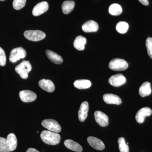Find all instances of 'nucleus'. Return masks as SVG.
I'll return each instance as SVG.
<instances>
[{
  "mask_svg": "<svg viewBox=\"0 0 152 152\" xmlns=\"http://www.w3.org/2000/svg\"><path fill=\"white\" fill-rule=\"evenodd\" d=\"M146 46L148 55L152 59V38L148 37L146 41Z\"/></svg>",
  "mask_w": 152,
  "mask_h": 152,
  "instance_id": "nucleus-28",
  "label": "nucleus"
},
{
  "mask_svg": "<svg viewBox=\"0 0 152 152\" xmlns=\"http://www.w3.org/2000/svg\"><path fill=\"white\" fill-rule=\"evenodd\" d=\"M42 125L49 131L59 133L61 131V127L59 123L53 119H48L44 120L42 122Z\"/></svg>",
  "mask_w": 152,
  "mask_h": 152,
  "instance_id": "nucleus-7",
  "label": "nucleus"
},
{
  "mask_svg": "<svg viewBox=\"0 0 152 152\" xmlns=\"http://www.w3.org/2000/svg\"><path fill=\"white\" fill-rule=\"evenodd\" d=\"M86 39L82 36L77 37L74 42V46L77 50L82 51L85 49V46L86 43Z\"/></svg>",
  "mask_w": 152,
  "mask_h": 152,
  "instance_id": "nucleus-21",
  "label": "nucleus"
},
{
  "mask_svg": "<svg viewBox=\"0 0 152 152\" xmlns=\"http://www.w3.org/2000/svg\"><path fill=\"white\" fill-rule=\"evenodd\" d=\"M89 110V104L87 102H84L81 104L78 112V118L80 121H84L88 117Z\"/></svg>",
  "mask_w": 152,
  "mask_h": 152,
  "instance_id": "nucleus-17",
  "label": "nucleus"
},
{
  "mask_svg": "<svg viewBox=\"0 0 152 152\" xmlns=\"http://www.w3.org/2000/svg\"><path fill=\"white\" fill-rule=\"evenodd\" d=\"M129 66L128 63L122 59L115 58L109 63V67L112 70L123 71L126 69Z\"/></svg>",
  "mask_w": 152,
  "mask_h": 152,
  "instance_id": "nucleus-5",
  "label": "nucleus"
},
{
  "mask_svg": "<svg viewBox=\"0 0 152 152\" xmlns=\"http://www.w3.org/2000/svg\"><path fill=\"white\" fill-rule=\"evenodd\" d=\"M82 29L86 33L94 32L99 29V25L94 21H88L82 26Z\"/></svg>",
  "mask_w": 152,
  "mask_h": 152,
  "instance_id": "nucleus-16",
  "label": "nucleus"
},
{
  "mask_svg": "<svg viewBox=\"0 0 152 152\" xmlns=\"http://www.w3.org/2000/svg\"><path fill=\"white\" fill-rule=\"evenodd\" d=\"M65 146L72 151L77 152H82L83 149L80 145L72 140H67L64 142Z\"/></svg>",
  "mask_w": 152,
  "mask_h": 152,
  "instance_id": "nucleus-18",
  "label": "nucleus"
},
{
  "mask_svg": "<svg viewBox=\"0 0 152 152\" xmlns=\"http://www.w3.org/2000/svg\"><path fill=\"white\" fill-rule=\"evenodd\" d=\"M5 1V0H0V1Z\"/></svg>",
  "mask_w": 152,
  "mask_h": 152,
  "instance_id": "nucleus-32",
  "label": "nucleus"
},
{
  "mask_svg": "<svg viewBox=\"0 0 152 152\" xmlns=\"http://www.w3.org/2000/svg\"><path fill=\"white\" fill-rule=\"evenodd\" d=\"M26 55V52L24 49L22 47H18L12 50L9 59L11 62L15 63L21 59L25 58Z\"/></svg>",
  "mask_w": 152,
  "mask_h": 152,
  "instance_id": "nucleus-6",
  "label": "nucleus"
},
{
  "mask_svg": "<svg viewBox=\"0 0 152 152\" xmlns=\"http://www.w3.org/2000/svg\"><path fill=\"white\" fill-rule=\"evenodd\" d=\"M15 70L22 78L26 79L28 77L29 73L31 71V65L28 61H23L15 67Z\"/></svg>",
  "mask_w": 152,
  "mask_h": 152,
  "instance_id": "nucleus-3",
  "label": "nucleus"
},
{
  "mask_svg": "<svg viewBox=\"0 0 152 152\" xmlns=\"http://www.w3.org/2000/svg\"><path fill=\"white\" fill-rule=\"evenodd\" d=\"M96 122L102 127H106L109 124V118L103 112L96 111L94 113Z\"/></svg>",
  "mask_w": 152,
  "mask_h": 152,
  "instance_id": "nucleus-12",
  "label": "nucleus"
},
{
  "mask_svg": "<svg viewBox=\"0 0 152 152\" xmlns=\"http://www.w3.org/2000/svg\"><path fill=\"white\" fill-rule=\"evenodd\" d=\"M122 7L118 4H114L110 6L109 9V13L114 16H118L122 12Z\"/></svg>",
  "mask_w": 152,
  "mask_h": 152,
  "instance_id": "nucleus-24",
  "label": "nucleus"
},
{
  "mask_svg": "<svg viewBox=\"0 0 152 152\" xmlns=\"http://www.w3.org/2000/svg\"><path fill=\"white\" fill-rule=\"evenodd\" d=\"M142 4L145 6H148L149 4V1L148 0H139Z\"/></svg>",
  "mask_w": 152,
  "mask_h": 152,
  "instance_id": "nucleus-30",
  "label": "nucleus"
},
{
  "mask_svg": "<svg viewBox=\"0 0 152 152\" xmlns=\"http://www.w3.org/2000/svg\"><path fill=\"white\" fill-rule=\"evenodd\" d=\"M74 86L79 89H84L89 88L91 86V83L89 80H77L74 83Z\"/></svg>",
  "mask_w": 152,
  "mask_h": 152,
  "instance_id": "nucleus-23",
  "label": "nucleus"
},
{
  "mask_svg": "<svg viewBox=\"0 0 152 152\" xmlns=\"http://www.w3.org/2000/svg\"><path fill=\"white\" fill-rule=\"evenodd\" d=\"M46 54L49 59L55 64H61L63 63V60L62 57L55 52L50 50H47Z\"/></svg>",
  "mask_w": 152,
  "mask_h": 152,
  "instance_id": "nucleus-19",
  "label": "nucleus"
},
{
  "mask_svg": "<svg viewBox=\"0 0 152 152\" xmlns=\"http://www.w3.org/2000/svg\"><path fill=\"white\" fill-rule=\"evenodd\" d=\"M26 152H40L39 151H38L36 149L33 148H30L28 149Z\"/></svg>",
  "mask_w": 152,
  "mask_h": 152,
  "instance_id": "nucleus-31",
  "label": "nucleus"
},
{
  "mask_svg": "<svg viewBox=\"0 0 152 152\" xmlns=\"http://www.w3.org/2000/svg\"><path fill=\"white\" fill-rule=\"evenodd\" d=\"M75 3L72 1H66L62 4V10L63 13L67 15L70 13L75 8Z\"/></svg>",
  "mask_w": 152,
  "mask_h": 152,
  "instance_id": "nucleus-22",
  "label": "nucleus"
},
{
  "mask_svg": "<svg viewBox=\"0 0 152 152\" xmlns=\"http://www.w3.org/2000/svg\"><path fill=\"white\" fill-rule=\"evenodd\" d=\"M118 143L120 152H129V146L126 143L124 138L120 137L118 139Z\"/></svg>",
  "mask_w": 152,
  "mask_h": 152,
  "instance_id": "nucleus-26",
  "label": "nucleus"
},
{
  "mask_svg": "<svg viewBox=\"0 0 152 152\" xmlns=\"http://www.w3.org/2000/svg\"><path fill=\"white\" fill-rule=\"evenodd\" d=\"M18 145V140L15 135L10 133L7 138L0 137V152H10L15 151Z\"/></svg>",
  "mask_w": 152,
  "mask_h": 152,
  "instance_id": "nucleus-1",
  "label": "nucleus"
},
{
  "mask_svg": "<svg viewBox=\"0 0 152 152\" xmlns=\"http://www.w3.org/2000/svg\"><path fill=\"white\" fill-rule=\"evenodd\" d=\"M126 82V79L122 74H118L112 76L109 80V83L113 86L119 87Z\"/></svg>",
  "mask_w": 152,
  "mask_h": 152,
  "instance_id": "nucleus-10",
  "label": "nucleus"
},
{
  "mask_svg": "<svg viewBox=\"0 0 152 152\" xmlns=\"http://www.w3.org/2000/svg\"><path fill=\"white\" fill-rule=\"evenodd\" d=\"M27 0H14L13 7L15 10H19L24 7L26 5Z\"/></svg>",
  "mask_w": 152,
  "mask_h": 152,
  "instance_id": "nucleus-27",
  "label": "nucleus"
},
{
  "mask_svg": "<svg viewBox=\"0 0 152 152\" xmlns=\"http://www.w3.org/2000/svg\"><path fill=\"white\" fill-rule=\"evenodd\" d=\"M7 61L6 54L4 51L0 47V66H4L5 65Z\"/></svg>",
  "mask_w": 152,
  "mask_h": 152,
  "instance_id": "nucleus-29",
  "label": "nucleus"
},
{
  "mask_svg": "<svg viewBox=\"0 0 152 152\" xmlns=\"http://www.w3.org/2000/svg\"><path fill=\"white\" fill-rule=\"evenodd\" d=\"M129 28V24L126 22H120L117 24L116 29L118 32L124 34L126 33Z\"/></svg>",
  "mask_w": 152,
  "mask_h": 152,
  "instance_id": "nucleus-25",
  "label": "nucleus"
},
{
  "mask_svg": "<svg viewBox=\"0 0 152 152\" xmlns=\"http://www.w3.org/2000/svg\"><path fill=\"white\" fill-rule=\"evenodd\" d=\"M39 85L41 88L49 93L53 92L55 90V85L50 80L42 79L39 82Z\"/></svg>",
  "mask_w": 152,
  "mask_h": 152,
  "instance_id": "nucleus-15",
  "label": "nucleus"
},
{
  "mask_svg": "<svg viewBox=\"0 0 152 152\" xmlns=\"http://www.w3.org/2000/svg\"><path fill=\"white\" fill-rule=\"evenodd\" d=\"M19 96L24 102H31L37 99V95L35 93L29 90L21 91L19 93Z\"/></svg>",
  "mask_w": 152,
  "mask_h": 152,
  "instance_id": "nucleus-8",
  "label": "nucleus"
},
{
  "mask_svg": "<svg viewBox=\"0 0 152 152\" xmlns=\"http://www.w3.org/2000/svg\"><path fill=\"white\" fill-rule=\"evenodd\" d=\"M151 92V83L148 82L144 83L139 89V94L142 97L149 96Z\"/></svg>",
  "mask_w": 152,
  "mask_h": 152,
  "instance_id": "nucleus-20",
  "label": "nucleus"
},
{
  "mask_svg": "<svg viewBox=\"0 0 152 152\" xmlns=\"http://www.w3.org/2000/svg\"><path fill=\"white\" fill-rule=\"evenodd\" d=\"M41 138L45 143L55 145L59 143L61 136L58 133L50 131H42L41 134Z\"/></svg>",
  "mask_w": 152,
  "mask_h": 152,
  "instance_id": "nucleus-2",
  "label": "nucleus"
},
{
  "mask_svg": "<svg viewBox=\"0 0 152 152\" xmlns=\"http://www.w3.org/2000/svg\"><path fill=\"white\" fill-rule=\"evenodd\" d=\"M152 113L151 109L148 107H143L139 110L135 117L136 121L139 124L144 122L146 117L149 116Z\"/></svg>",
  "mask_w": 152,
  "mask_h": 152,
  "instance_id": "nucleus-9",
  "label": "nucleus"
},
{
  "mask_svg": "<svg viewBox=\"0 0 152 152\" xmlns=\"http://www.w3.org/2000/svg\"><path fill=\"white\" fill-rule=\"evenodd\" d=\"M103 99L105 102L109 104L120 105L122 103L121 98L117 95L113 94H105L104 95Z\"/></svg>",
  "mask_w": 152,
  "mask_h": 152,
  "instance_id": "nucleus-14",
  "label": "nucleus"
},
{
  "mask_svg": "<svg viewBox=\"0 0 152 152\" xmlns=\"http://www.w3.org/2000/svg\"><path fill=\"white\" fill-rule=\"evenodd\" d=\"M89 144L95 149L102 151L105 148V145L103 142L99 139L93 137H89L87 139Z\"/></svg>",
  "mask_w": 152,
  "mask_h": 152,
  "instance_id": "nucleus-13",
  "label": "nucleus"
},
{
  "mask_svg": "<svg viewBox=\"0 0 152 152\" xmlns=\"http://www.w3.org/2000/svg\"><path fill=\"white\" fill-rule=\"evenodd\" d=\"M24 35L27 39L34 42L42 40L46 37L45 34L39 30H28L25 32Z\"/></svg>",
  "mask_w": 152,
  "mask_h": 152,
  "instance_id": "nucleus-4",
  "label": "nucleus"
},
{
  "mask_svg": "<svg viewBox=\"0 0 152 152\" xmlns=\"http://www.w3.org/2000/svg\"><path fill=\"white\" fill-rule=\"evenodd\" d=\"M49 8L48 4L46 1L38 3L33 9L32 14L34 16H38L45 12Z\"/></svg>",
  "mask_w": 152,
  "mask_h": 152,
  "instance_id": "nucleus-11",
  "label": "nucleus"
}]
</instances>
